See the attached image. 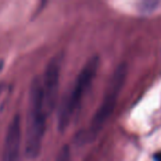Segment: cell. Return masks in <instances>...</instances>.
I'll list each match as a JSON object with an SVG mask.
<instances>
[{
  "mask_svg": "<svg viewBox=\"0 0 161 161\" xmlns=\"http://www.w3.org/2000/svg\"><path fill=\"white\" fill-rule=\"evenodd\" d=\"M47 114L42 82L40 78L36 77L30 85L29 112L25 130V154L29 159H36L40 154L45 131Z\"/></svg>",
  "mask_w": 161,
  "mask_h": 161,
  "instance_id": "obj_1",
  "label": "cell"
},
{
  "mask_svg": "<svg viewBox=\"0 0 161 161\" xmlns=\"http://www.w3.org/2000/svg\"><path fill=\"white\" fill-rule=\"evenodd\" d=\"M98 65L99 58L97 56L91 58L85 63L83 69H80L72 90L67 93V95L64 97L63 102L61 103L58 117V129L61 131L66 129L67 126L71 123L73 115L75 114L77 108L80 107V102H82L84 95L87 92L88 87L91 86L95 75H96Z\"/></svg>",
  "mask_w": 161,
  "mask_h": 161,
  "instance_id": "obj_2",
  "label": "cell"
},
{
  "mask_svg": "<svg viewBox=\"0 0 161 161\" xmlns=\"http://www.w3.org/2000/svg\"><path fill=\"white\" fill-rule=\"evenodd\" d=\"M126 74H127V67L125 64L118 65L117 69H115L114 74L110 78L107 91L104 95L103 101H102L97 112L95 113L93 119L91 120L90 126L85 132V140H94L95 137L101 132V130L105 126L106 121L110 117L117 103V99H118L121 88L125 83Z\"/></svg>",
  "mask_w": 161,
  "mask_h": 161,
  "instance_id": "obj_3",
  "label": "cell"
},
{
  "mask_svg": "<svg viewBox=\"0 0 161 161\" xmlns=\"http://www.w3.org/2000/svg\"><path fill=\"white\" fill-rule=\"evenodd\" d=\"M61 64H62L61 56H54L47 64L44 72V76H43V80H41L43 96H44V105L47 114L51 113L55 107L58 85H60Z\"/></svg>",
  "mask_w": 161,
  "mask_h": 161,
  "instance_id": "obj_4",
  "label": "cell"
},
{
  "mask_svg": "<svg viewBox=\"0 0 161 161\" xmlns=\"http://www.w3.org/2000/svg\"><path fill=\"white\" fill-rule=\"evenodd\" d=\"M21 137V118L16 115L8 126L1 161H20Z\"/></svg>",
  "mask_w": 161,
  "mask_h": 161,
  "instance_id": "obj_5",
  "label": "cell"
},
{
  "mask_svg": "<svg viewBox=\"0 0 161 161\" xmlns=\"http://www.w3.org/2000/svg\"><path fill=\"white\" fill-rule=\"evenodd\" d=\"M55 161H72L71 159V150L69 146H63L62 149L60 150Z\"/></svg>",
  "mask_w": 161,
  "mask_h": 161,
  "instance_id": "obj_6",
  "label": "cell"
},
{
  "mask_svg": "<svg viewBox=\"0 0 161 161\" xmlns=\"http://www.w3.org/2000/svg\"><path fill=\"white\" fill-rule=\"evenodd\" d=\"M157 160H158V161H161V154H160V156L157 157Z\"/></svg>",
  "mask_w": 161,
  "mask_h": 161,
  "instance_id": "obj_7",
  "label": "cell"
}]
</instances>
